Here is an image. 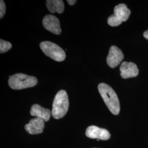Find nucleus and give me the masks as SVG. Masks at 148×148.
I'll use <instances>...</instances> for the list:
<instances>
[{"mask_svg":"<svg viewBox=\"0 0 148 148\" xmlns=\"http://www.w3.org/2000/svg\"><path fill=\"white\" fill-rule=\"evenodd\" d=\"M47 9L51 13H62L64 10V4L62 0H47L46 1Z\"/></svg>","mask_w":148,"mask_h":148,"instance_id":"obj_12","label":"nucleus"},{"mask_svg":"<svg viewBox=\"0 0 148 148\" xmlns=\"http://www.w3.org/2000/svg\"><path fill=\"white\" fill-rule=\"evenodd\" d=\"M30 114L33 116L42 119L45 121H49L52 112L49 109L43 108L38 104H34L32 106L30 110Z\"/></svg>","mask_w":148,"mask_h":148,"instance_id":"obj_11","label":"nucleus"},{"mask_svg":"<svg viewBox=\"0 0 148 148\" xmlns=\"http://www.w3.org/2000/svg\"><path fill=\"white\" fill-rule=\"evenodd\" d=\"M123 58V54L121 50L115 46H112L109 49L106 62L111 68H115L121 63Z\"/></svg>","mask_w":148,"mask_h":148,"instance_id":"obj_6","label":"nucleus"},{"mask_svg":"<svg viewBox=\"0 0 148 148\" xmlns=\"http://www.w3.org/2000/svg\"><path fill=\"white\" fill-rule=\"evenodd\" d=\"M86 135L87 137L92 139H97L101 140H108L110 138V134L108 130L95 126H90L87 127Z\"/></svg>","mask_w":148,"mask_h":148,"instance_id":"obj_8","label":"nucleus"},{"mask_svg":"<svg viewBox=\"0 0 148 148\" xmlns=\"http://www.w3.org/2000/svg\"><path fill=\"white\" fill-rule=\"evenodd\" d=\"M37 84V79L34 76L26 74H14L10 76L8 85L12 89L22 90L34 87Z\"/></svg>","mask_w":148,"mask_h":148,"instance_id":"obj_3","label":"nucleus"},{"mask_svg":"<svg viewBox=\"0 0 148 148\" xmlns=\"http://www.w3.org/2000/svg\"><path fill=\"white\" fill-rule=\"evenodd\" d=\"M131 14V11L124 3L116 5L114 13L108 19V23L111 27H117L122 22L127 21Z\"/></svg>","mask_w":148,"mask_h":148,"instance_id":"obj_5","label":"nucleus"},{"mask_svg":"<svg viewBox=\"0 0 148 148\" xmlns=\"http://www.w3.org/2000/svg\"><path fill=\"white\" fill-rule=\"evenodd\" d=\"M120 75L123 79H128L136 77L139 74V70L136 64L132 62H124L120 68Z\"/></svg>","mask_w":148,"mask_h":148,"instance_id":"obj_9","label":"nucleus"},{"mask_svg":"<svg viewBox=\"0 0 148 148\" xmlns=\"http://www.w3.org/2000/svg\"><path fill=\"white\" fill-rule=\"evenodd\" d=\"M12 47V45L11 43L2 39L0 40V53H5L8 51Z\"/></svg>","mask_w":148,"mask_h":148,"instance_id":"obj_13","label":"nucleus"},{"mask_svg":"<svg viewBox=\"0 0 148 148\" xmlns=\"http://www.w3.org/2000/svg\"><path fill=\"white\" fill-rule=\"evenodd\" d=\"M143 36L148 40V30L143 33Z\"/></svg>","mask_w":148,"mask_h":148,"instance_id":"obj_16","label":"nucleus"},{"mask_svg":"<svg viewBox=\"0 0 148 148\" xmlns=\"http://www.w3.org/2000/svg\"><path fill=\"white\" fill-rule=\"evenodd\" d=\"M43 25L48 31L56 35H59L62 32L60 21L58 19L53 15L48 14L43 19Z\"/></svg>","mask_w":148,"mask_h":148,"instance_id":"obj_7","label":"nucleus"},{"mask_svg":"<svg viewBox=\"0 0 148 148\" xmlns=\"http://www.w3.org/2000/svg\"><path fill=\"white\" fill-rule=\"evenodd\" d=\"M5 13V5L3 1H0V18H2Z\"/></svg>","mask_w":148,"mask_h":148,"instance_id":"obj_14","label":"nucleus"},{"mask_svg":"<svg viewBox=\"0 0 148 148\" xmlns=\"http://www.w3.org/2000/svg\"><path fill=\"white\" fill-rule=\"evenodd\" d=\"M40 48L48 57L57 62H62L66 58L63 49L54 43L43 41L40 43Z\"/></svg>","mask_w":148,"mask_h":148,"instance_id":"obj_4","label":"nucleus"},{"mask_svg":"<svg viewBox=\"0 0 148 148\" xmlns=\"http://www.w3.org/2000/svg\"><path fill=\"white\" fill-rule=\"evenodd\" d=\"M45 127V121L36 117L32 119L29 123L25 126V129L31 134H37L42 132Z\"/></svg>","mask_w":148,"mask_h":148,"instance_id":"obj_10","label":"nucleus"},{"mask_svg":"<svg viewBox=\"0 0 148 148\" xmlns=\"http://www.w3.org/2000/svg\"><path fill=\"white\" fill-rule=\"evenodd\" d=\"M67 2L70 5H73L75 4V3L76 2V0H69V1H67Z\"/></svg>","mask_w":148,"mask_h":148,"instance_id":"obj_15","label":"nucleus"},{"mask_svg":"<svg viewBox=\"0 0 148 148\" xmlns=\"http://www.w3.org/2000/svg\"><path fill=\"white\" fill-rule=\"evenodd\" d=\"M68 95L64 90H59L56 95L52 105V115L56 119L63 117L69 109Z\"/></svg>","mask_w":148,"mask_h":148,"instance_id":"obj_2","label":"nucleus"},{"mask_svg":"<svg viewBox=\"0 0 148 148\" xmlns=\"http://www.w3.org/2000/svg\"><path fill=\"white\" fill-rule=\"evenodd\" d=\"M98 88L109 110L114 115H118L120 111V106L115 92L110 86L104 83L100 84Z\"/></svg>","mask_w":148,"mask_h":148,"instance_id":"obj_1","label":"nucleus"}]
</instances>
